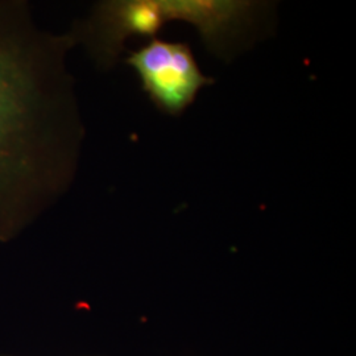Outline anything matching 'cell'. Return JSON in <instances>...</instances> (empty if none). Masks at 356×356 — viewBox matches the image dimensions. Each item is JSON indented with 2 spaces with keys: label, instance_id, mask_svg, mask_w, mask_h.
Wrapping results in <instances>:
<instances>
[{
  "label": "cell",
  "instance_id": "6da1fadb",
  "mask_svg": "<svg viewBox=\"0 0 356 356\" xmlns=\"http://www.w3.org/2000/svg\"><path fill=\"white\" fill-rule=\"evenodd\" d=\"M76 41L0 1V239L41 216L76 175L85 135L66 54Z\"/></svg>",
  "mask_w": 356,
  "mask_h": 356
},
{
  "label": "cell",
  "instance_id": "7a4b0ae2",
  "mask_svg": "<svg viewBox=\"0 0 356 356\" xmlns=\"http://www.w3.org/2000/svg\"><path fill=\"white\" fill-rule=\"evenodd\" d=\"M126 64L140 79L141 90L153 106L169 116H181L195 102L201 90L216 83L213 76L202 73L185 41L152 38L129 51Z\"/></svg>",
  "mask_w": 356,
  "mask_h": 356
}]
</instances>
